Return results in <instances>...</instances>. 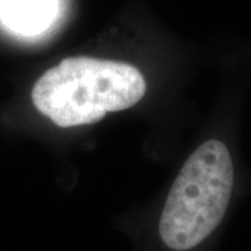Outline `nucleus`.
<instances>
[{
    "instance_id": "f257e3e1",
    "label": "nucleus",
    "mask_w": 251,
    "mask_h": 251,
    "mask_svg": "<svg viewBox=\"0 0 251 251\" xmlns=\"http://www.w3.org/2000/svg\"><path fill=\"white\" fill-rule=\"evenodd\" d=\"M147 82L128 63L67 57L44 73L31 98L35 108L59 127L92 125L110 112L138 103Z\"/></svg>"
},
{
    "instance_id": "f03ea898",
    "label": "nucleus",
    "mask_w": 251,
    "mask_h": 251,
    "mask_svg": "<svg viewBox=\"0 0 251 251\" xmlns=\"http://www.w3.org/2000/svg\"><path fill=\"white\" fill-rule=\"evenodd\" d=\"M233 177L224 143L209 140L190 155L162 209L159 234L169 249L191 250L215 230L229 205Z\"/></svg>"
},
{
    "instance_id": "7ed1b4c3",
    "label": "nucleus",
    "mask_w": 251,
    "mask_h": 251,
    "mask_svg": "<svg viewBox=\"0 0 251 251\" xmlns=\"http://www.w3.org/2000/svg\"><path fill=\"white\" fill-rule=\"evenodd\" d=\"M57 0H0V17L20 34L32 35L50 25Z\"/></svg>"
}]
</instances>
